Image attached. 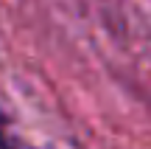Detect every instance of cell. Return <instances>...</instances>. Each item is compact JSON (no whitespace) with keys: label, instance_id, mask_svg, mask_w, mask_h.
I'll return each mask as SVG.
<instances>
[{"label":"cell","instance_id":"2","mask_svg":"<svg viewBox=\"0 0 151 149\" xmlns=\"http://www.w3.org/2000/svg\"><path fill=\"white\" fill-rule=\"evenodd\" d=\"M6 124H9V116H6V113L0 110V127H6Z\"/></svg>","mask_w":151,"mask_h":149},{"label":"cell","instance_id":"1","mask_svg":"<svg viewBox=\"0 0 151 149\" xmlns=\"http://www.w3.org/2000/svg\"><path fill=\"white\" fill-rule=\"evenodd\" d=\"M0 149H34V146L25 144L22 138H17V135H9L3 127H0Z\"/></svg>","mask_w":151,"mask_h":149}]
</instances>
